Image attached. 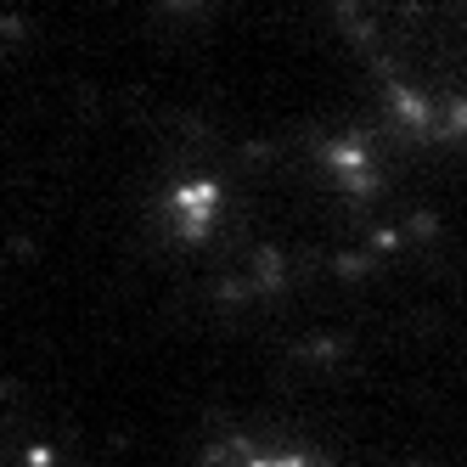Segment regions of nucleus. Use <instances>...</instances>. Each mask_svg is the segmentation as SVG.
Returning <instances> with one entry per match:
<instances>
[{"instance_id":"obj_2","label":"nucleus","mask_w":467,"mask_h":467,"mask_svg":"<svg viewBox=\"0 0 467 467\" xmlns=\"http://www.w3.org/2000/svg\"><path fill=\"white\" fill-rule=\"evenodd\" d=\"M243 467H316V462L298 456V451H271V456H248Z\"/></svg>"},{"instance_id":"obj_1","label":"nucleus","mask_w":467,"mask_h":467,"mask_svg":"<svg viewBox=\"0 0 467 467\" xmlns=\"http://www.w3.org/2000/svg\"><path fill=\"white\" fill-rule=\"evenodd\" d=\"M214 214H220V192L209 186V181H192V186H181L175 197H170V220L181 225V237H209V225H214Z\"/></svg>"}]
</instances>
